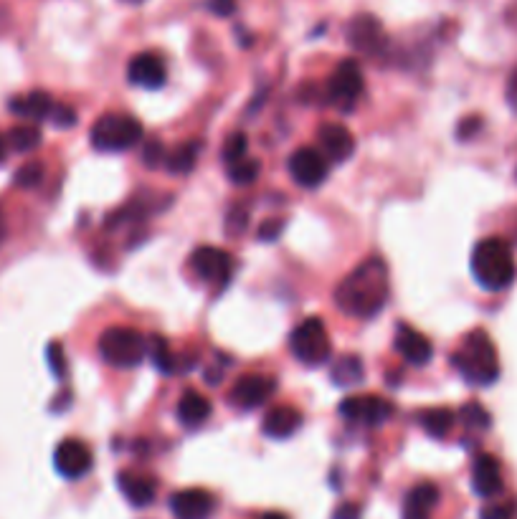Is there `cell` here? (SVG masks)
I'll return each mask as SVG.
<instances>
[{"mask_svg":"<svg viewBox=\"0 0 517 519\" xmlns=\"http://www.w3.org/2000/svg\"><path fill=\"white\" fill-rule=\"evenodd\" d=\"M8 147L16 152H33L41 145V130L36 125H18L6 135Z\"/></svg>","mask_w":517,"mask_h":519,"instance_id":"cell-28","label":"cell"},{"mask_svg":"<svg viewBox=\"0 0 517 519\" xmlns=\"http://www.w3.org/2000/svg\"><path fill=\"white\" fill-rule=\"evenodd\" d=\"M289 350L302 365H310V368L327 363L332 355V342L325 322L320 317H307L305 322H300L289 335Z\"/></svg>","mask_w":517,"mask_h":519,"instance_id":"cell-6","label":"cell"},{"mask_svg":"<svg viewBox=\"0 0 517 519\" xmlns=\"http://www.w3.org/2000/svg\"><path fill=\"white\" fill-rule=\"evenodd\" d=\"M262 173V163H256V160H241V163L229 165V180L234 185H251L256 178Z\"/></svg>","mask_w":517,"mask_h":519,"instance_id":"cell-29","label":"cell"},{"mask_svg":"<svg viewBox=\"0 0 517 519\" xmlns=\"http://www.w3.org/2000/svg\"><path fill=\"white\" fill-rule=\"evenodd\" d=\"M54 466L64 479H82L92 471L94 454L84 441L64 438L54 451Z\"/></svg>","mask_w":517,"mask_h":519,"instance_id":"cell-12","label":"cell"},{"mask_svg":"<svg viewBox=\"0 0 517 519\" xmlns=\"http://www.w3.org/2000/svg\"><path fill=\"white\" fill-rule=\"evenodd\" d=\"M97 347L104 363L120 370L137 368L147 355V340L132 327H107Z\"/></svg>","mask_w":517,"mask_h":519,"instance_id":"cell-4","label":"cell"},{"mask_svg":"<svg viewBox=\"0 0 517 519\" xmlns=\"http://www.w3.org/2000/svg\"><path fill=\"white\" fill-rule=\"evenodd\" d=\"M142 125L130 114H104L92 125L89 140L99 152H125L140 145Z\"/></svg>","mask_w":517,"mask_h":519,"instance_id":"cell-5","label":"cell"},{"mask_svg":"<svg viewBox=\"0 0 517 519\" xmlns=\"http://www.w3.org/2000/svg\"><path fill=\"white\" fill-rule=\"evenodd\" d=\"M262 519H287V514H282V512H267Z\"/></svg>","mask_w":517,"mask_h":519,"instance_id":"cell-45","label":"cell"},{"mask_svg":"<svg viewBox=\"0 0 517 519\" xmlns=\"http://www.w3.org/2000/svg\"><path fill=\"white\" fill-rule=\"evenodd\" d=\"M327 173H330L327 157L315 147H300L289 157V175L300 188H320L325 183Z\"/></svg>","mask_w":517,"mask_h":519,"instance_id":"cell-8","label":"cell"},{"mask_svg":"<svg viewBox=\"0 0 517 519\" xmlns=\"http://www.w3.org/2000/svg\"><path fill=\"white\" fill-rule=\"evenodd\" d=\"M452 363L469 385H492L500 378L497 350L490 335L482 330H474L464 337L462 347L452 355Z\"/></svg>","mask_w":517,"mask_h":519,"instance_id":"cell-3","label":"cell"},{"mask_svg":"<svg viewBox=\"0 0 517 519\" xmlns=\"http://www.w3.org/2000/svg\"><path fill=\"white\" fill-rule=\"evenodd\" d=\"M44 173H46L44 163L31 160V163L18 168V173L13 175V183H16L18 188H36V185H41V180H44Z\"/></svg>","mask_w":517,"mask_h":519,"instance_id":"cell-30","label":"cell"},{"mask_svg":"<svg viewBox=\"0 0 517 519\" xmlns=\"http://www.w3.org/2000/svg\"><path fill=\"white\" fill-rule=\"evenodd\" d=\"M208 8H211L213 13H218V16H231L236 3L234 0H208Z\"/></svg>","mask_w":517,"mask_h":519,"instance_id":"cell-39","label":"cell"},{"mask_svg":"<svg viewBox=\"0 0 517 519\" xmlns=\"http://www.w3.org/2000/svg\"><path fill=\"white\" fill-rule=\"evenodd\" d=\"M208 416H211V401H208L206 395L198 393V390H186V393L180 395L178 401L180 423H186L188 428H193L206 423Z\"/></svg>","mask_w":517,"mask_h":519,"instance_id":"cell-23","label":"cell"},{"mask_svg":"<svg viewBox=\"0 0 517 519\" xmlns=\"http://www.w3.org/2000/svg\"><path fill=\"white\" fill-rule=\"evenodd\" d=\"M274 393H277V380L272 375L249 373L236 380L229 393V401L231 406L241 408V411H254V408L272 401Z\"/></svg>","mask_w":517,"mask_h":519,"instance_id":"cell-7","label":"cell"},{"mask_svg":"<svg viewBox=\"0 0 517 519\" xmlns=\"http://www.w3.org/2000/svg\"><path fill=\"white\" fill-rule=\"evenodd\" d=\"M302 416L294 406H272L264 416L262 428L269 438H289L300 428Z\"/></svg>","mask_w":517,"mask_h":519,"instance_id":"cell-20","label":"cell"},{"mask_svg":"<svg viewBox=\"0 0 517 519\" xmlns=\"http://www.w3.org/2000/svg\"><path fill=\"white\" fill-rule=\"evenodd\" d=\"M330 378L332 383L340 385V388H353V385H360L365 378L363 360H360L358 355H343L338 363H332Z\"/></svg>","mask_w":517,"mask_h":519,"instance_id":"cell-24","label":"cell"},{"mask_svg":"<svg viewBox=\"0 0 517 519\" xmlns=\"http://www.w3.org/2000/svg\"><path fill=\"white\" fill-rule=\"evenodd\" d=\"M46 357H49L51 373H54L59 380H66L69 368H66V355H64V347H61V342H51L49 350H46Z\"/></svg>","mask_w":517,"mask_h":519,"instance_id":"cell-34","label":"cell"},{"mask_svg":"<svg viewBox=\"0 0 517 519\" xmlns=\"http://www.w3.org/2000/svg\"><path fill=\"white\" fill-rule=\"evenodd\" d=\"M439 504V489L434 484H416L403 502V519H431Z\"/></svg>","mask_w":517,"mask_h":519,"instance_id":"cell-21","label":"cell"},{"mask_svg":"<svg viewBox=\"0 0 517 519\" xmlns=\"http://www.w3.org/2000/svg\"><path fill=\"white\" fill-rule=\"evenodd\" d=\"M249 226V206H234L226 216V233L229 236H241Z\"/></svg>","mask_w":517,"mask_h":519,"instance_id":"cell-33","label":"cell"},{"mask_svg":"<svg viewBox=\"0 0 517 519\" xmlns=\"http://www.w3.org/2000/svg\"><path fill=\"white\" fill-rule=\"evenodd\" d=\"M462 423L469 428H479V431H485V428H490L492 418L485 408L479 406V403H467V406L462 408Z\"/></svg>","mask_w":517,"mask_h":519,"instance_id":"cell-32","label":"cell"},{"mask_svg":"<svg viewBox=\"0 0 517 519\" xmlns=\"http://www.w3.org/2000/svg\"><path fill=\"white\" fill-rule=\"evenodd\" d=\"M246 150H249L246 135L244 132H234V135H231L224 145V160L229 165L241 163V160H246Z\"/></svg>","mask_w":517,"mask_h":519,"instance_id":"cell-31","label":"cell"},{"mask_svg":"<svg viewBox=\"0 0 517 519\" xmlns=\"http://www.w3.org/2000/svg\"><path fill=\"white\" fill-rule=\"evenodd\" d=\"M49 119L54 122L56 127H71L74 122H77V112H74L71 107H64V104H56Z\"/></svg>","mask_w":517,"mask_h":519,"instance_id":"cell-36","label":"cell"},{"mask_svg":"<svg viewBox=\"0 0 517 519\" xmlns=\"http://www.w3.org/2000/svg\"><path fill=\"white\" fill-rule=\"evenodd\" d=\"M127 79L130 84L142 89H160L168 79V66L153 51H145V54H137L135 59L127 66Z\"/></svg>","mask_w":517,"mask_h":519,"instance_id":"cell-14","label":"cell"},{"mask_svg":"<svg viewBox=\"0 0 517 519\" xmlns=\"http://www.w3.org/2000/svg\"><path fill=\"white\" fill-rule=\"evenodd\" d=\"M117 484H120V492L125 494V499L132 507H147V504H153L155 492H158L153 476L142 474V471L135 469L120 471Z\"/></svg>","mask_w":517,"mask_h":519,"instance_id":"cell-19","label":"cell"},{"mask_svg":"<svg viewBox=\"0 0 517 519\" xmlns=\"http://www.w3.org/2000/svg\"><path fill=\"white\" fill-rule=\"evenodd\" d=\"M127 3H142V0H127Z\"/></svg>","mask_w":517,"mask_h":519,"instance_id":"cell-46","label":"cell"},{"mask_svg":"<svg viewBox=\"0 0 517 519\" xmlns=\"http://www.w3.org/2000/svg\"><path fill=\"white\" fill-rule=\"evenodd\" d=\"M472 487L479 497H497L502 492V466L492 454H479L472 464Z\"/></svg>","mask_w":517,"mask_h":519,"instance_id":"cell-17","label":"cell"},{"mask_svg":"<svg viewBox=\"0 0 517 519\" xmlns=\"http://www.w3.org/2000/svg\"><path fill=\"white\" fill-rule=\"evenodd\" d=\"M8 150H11V147H8V140H6V135H0V163H3V160H6Z\"/></svg>","mask_w":517,"mask_h":519,"instance_id":"cell-43","label":"cell"},{"mask_svg":"<svg viewBox=\"0 0 517 519\" xmlns=\"http://www.w3.org/2000/svg\"><path fill=\"white\" fill-rule=\"evenodd\" d=\"M507 104L517 112V69L512 71L510 79H507Z\"/></svg>","mask_w":517,"mask_h":519,"instance_id":"cell-40","label":"cell"},{"mask_svg":"<svg viewBox=\"0 0 517 519\" xmlns=\"http://www.w3.org/2000/svg\"><path fill=\"white\" fill-rule=\"evenodd\" d=\"M6 233H8L6 216H3V211H0V246H3V241H6Z\"/></svg>","mask_w":517,"mask_h":519,"instance_id":"cell-44","label":"cell"},{"mask_svg":"<svg viewBox=\"0 0 517 519\" xmlns=\"http://www.w3.org/2000/svg\"><path fill=\"white\" fill-rule=\"evenodd\" d=\"M472 274L477 284L487 292H502L515 282L517 266L507 241L485 238L472 251Z\"/></svg>","mask_w":517,"mask_h":519,"instance_id":"cell-2","label":"cell"},{"mask_svg":"<svg viewBox=\"0 0 517 519\" xmlns=\"http://www.w3.org/2000/svg\"><path fill=\"white\" fill-rule=\"evenodd\" d=\"M477 130H479V119L477 117H469L467 122H464V125H459L457 135L462 137V140H467V137H472Z\"/></svg>","mask_w":517,"mask_h":519,"instance_id":"cell-42","label":"cell"},{"mask_svg":"<svg viewBox=\"0 0 517 519\" xmlns=\"http://www.w3.org/2000/svg\"><path fill=\"white\" fill-rule=\"evenodd\" d=\"M282 228H284V223L279 221V218H269L267 223H264V226H259V238H262V241H274V238H279V233H282Z\"/></svg>","mask_w":517,"mask_h":519,"instance_id":"cell-38","label":"cell"},{"mask_svg":"<svg viewBox=\"0 0 517 519\" xmlns=\"http://www.w3.org/2000/svg\"><path fill=\"white\" fill-rule=\"evenodd\" d=\"M454 423H457V418L449 408H426V411L419 413V426L431 438H447L452 433Z\"/></svg>","mask_w":517,"mask_h":519,"instance_id":"cell-25","label":"cell"},{"mask_svg":"<svg viewBox=\"0 0 517 519\" xmlns=\"http://www.w3.org/2000/svg\"><path fill=\"white\" fill-rule=\"evenodd\" d=\"M348 41L355 51L360 54H378L386 44V38H383V28L381 23L376 21L373 16H358L350 21L348 26Z\"/></svg>","mask_w":517,"mask_h":519,"instance_id":"cell-16","label":"cell"},{"mask_svg":"<svg viewBox=\"0 0 517 519\" xmlns=\"http://www.w3.org/2000/svg\"><path fill=\"white\" fill-rule=\"evenodd\" d=\"M396 350L398 355L409 365H426L434 357V347H431L429 337L421 335L419 330L409 325H401L396 332Z\"/></svg>","mask_w":517,"mask_h":519,"instance_id":"cell-18","label":"cell"},{"mask_svg":"<svg viewBox=\"0 0 517 519\" xmlns=\"http://www.w3.org/2000/svg\"><path fill=\"white\" fill-rule=\"evenodd\" d=\"M515 502H505V504H492L482 512V519H512L515 517Z\"/></svg>","mask_w":517,"mask_h":519,"instance_id":"cell-37","label":"cell"},{"mask_svg":"<svg viewBox=\"0 0 517 519\" xmlns=\"http://www.w3.org/2000/svg\"><path fill=\"white\" fill-rule=\"evenodd\" d=\"M391 294L388 266L383 259H368L355 266L335 289V304L348 317L371 319L383 312Z\"/></svg>","mask_w":517,"mask_h":519,"instance_id":"cell-1","label":"cell"},{"mask_svg":"<svg viewBox=\"0 0 517 519\" xmlns=\"http://www.w3.org/2000/svg\"><path fill=\"white\" fill-rule=\"evenodd\" d=\"M147 355H150V360H153V365L158 373L173 375L180 370L178 357L173 355V350H170V345L165 337H158V335L150 337V340H147Z\"/></svg>","mask_w":517,"mask_h":519,"instance_id":"cell-26","label":"cell"},{"mask_svg":"<svg viewBox=\"0 0 517 519\" xmlns=\"http://www.w3.org/2000/svg\"><path fill=\"white\" fill-rule=\"evenodd\" d=\"M234 256L218 246H201L191 254V269L203 282L226 284L234 276Z\"/></svg>","mask_w":517,"mask_h":519,"instance_id":"cell-11","label":"cell"},{"mask_svg":"<svg viewBox=\"0 0 517 519\" xmlns=\"http://www.w3.org/2000/svg\"><path fill=\"white\" fill-rule=\"evenodd\" d=\"M363 92V71L355 61H343L338 69L332 71L330 82H327V97L335 107L353 109Z\"/></svg>","mask_w":517,"mask_h":519,"instance_id":"cell-10","label":"cell"},{"mask_svg":"<svg viewBox=\"0 0 517 519\" xmlns=\"http://www.w3.org/2000/svg\"><path fill=\"white\" fill-rule=\"evenodd\" d=\"M332 519H360V507L358 504H343Z\"/></svg>","mask_w":517,"mask_h":519,"instance_id":"cell-41","label":"cell"},{"mask_svg":"<svg viewBox=\"0 0 517 519\" xmlns=\"http://www.w3.org/2000/svg\"><path fill=\"white\" fill-rule=\"evenodd\" d=\"M54 99L51 94L46 92H31L23 94V97H16L11 102V112L18 114L23 119H31V122H41V119H49L51 112H54Z\"/></svg>","mask_w":517,"mask_h":519,"instance_id":"cell-22","label":"cell"},{"mask_svg":"<svg viewBox=\"0 0 517 519\" xmlns=\"http://www.w3.org/2000/svg\"><path fill=\"white\" fill-rule=\"evenodd\" d=\"M396 413L391 401L381 395H353L340 403V416L353 423H365V426H381Z\"/></svg>","mask_w":517,"mask_h":519,"instance_id":"cell-9","label":"cell"},{"mask_svg":"<svg viewBox=\"0 0 517 519\" xmlns=\"http://www.w3.org/2000/svg\"><path fill=\"white\" fill-rule=\"evenodd\" d=\"M317 140H320L322 155H325L327 160H335V163H345L355 152L353 132L345 125H340V122H327V125H322L320 130H317Z\"/></svg>","mask_w":517,"mask_h":519,"instance_id":"cell-15","label":"cell"},{"mask_svg":"<svg viewBox=\"0 0 517 519\" xmlns=\"http://www.w3.org/2000/svg\"><path fill=\"white\" fill-rule=\"evenodd\" d=\"M198 150H201L198 142H186V145L175 147V150L168 155V160H165V168H168L173 175H188L193 168H196Z\"/></svg>","mask_w":517,"mask_h":519,"instance_id":"cell-27","label":"cell"},{"mask_svg":"<svg viewBox=\"0 0 517 519\" xmlns=\"http://www.w3.org/2000/svg\"><path fill=\"white\" fill-rule=\"evenodd\" d=\"M142 160H145L147 168H158V165H163L165 160H168V155H165L163 142H158V140L147 142L145 152H142Z\"/></svg>","mask_w":517,"mask_h":519,"instance_id":"cell-35","label":"cell"},{"mask_svg":"<svg viewBox=\"0 0 517 519\" xmlns=\"http://www.w3.org/2000/svg\"><path fill=\"white\" fill-rule=\"evenodd\" d=\"M170 512L175 519H211L216 512V497L208 489H180L170 497Z\"/></svg>","mask_w":517,"mask_h":519,"instance_id":"cell-13","label":"cell"}]
</instances>
